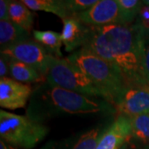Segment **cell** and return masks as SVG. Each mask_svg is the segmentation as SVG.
I'll use <instances>...</instances> for the list:
<instances>
[{"label": "cell", "mask_w": 149, "mask_h": 149, "mask_svg": "<svg viewBox=\"0 0 149 149\" xmlns=\"http://www.w3.org/2000/svg\"><path fill=\"white\" fill-rule=\"evenodd\" d=\"M144 39L142 31L134 23H114L91 27L89 41L84 48L116 67L128 85L148 82L142 69Z\"/></svg>", "instance_id": "1"}, {"label": "cell", "mask_w": 149, "mask_h": 149, "mask_svg": "<svg viewBox=\"0 0 149 149\" xmlns=\"http://www.w3.org/2000/svg\"><path fill=\"white\" fill-rule=\"evenodd\" d=\"M116 111L111 103L101 98L84 95L44 81L32 91L27 109V117L35 122L66 114H85Z\"/></svg>", "instance_id": "2"}, {"label": "cell", "mask_w": 149, "mask_h": 149, "mask_svg": "<svg viewBox=\"0 0 149 149\" xmlns=\"http://www.w3.org/2000/svg\"><path fill=\"white\" fill-rule=\"evenodd\" d=\"M67 59L93 81L103 92L107 101L114 106L128 85L121 72L105 60L84 47L70 54Z\"/></svg>", "instance_id": "3"}, {"label": "cell", "mask_w": 149, "mask_h": 149, "mask_svg": "<svg viewBox=\"0 0 149 149\" xmlns=\"http://www.w3.org/2000/svg\"><path fill=\"white\" fill-rule=\"evenodd\" d=\"M49 132V128L35 122L27 116L0 111L1 139L14 147L22 149L33 148Z\"/></svg>", "instance_id": "4"}, {"label": "cell", "mask_w": 149, "mask_h": 149, "mask_svg": "<svg viewBox=\"0 0 149 149\" xmlns=\"http://www.w3.org/2000/svg\"><path fill=\"white\" fill-rule=\"evenodd\" d=\"M46 80L68 91L105 100L103 92L93 81L67 58H51Z\"/></svg>", "instance_id": "5"}, {"label": "cell", "mask_w": 149, "mask_h": 149, "mask_svg": "<svg viewBox=\"0 0 149 149\" xmlns=\"http://www.w3.org/2000/svg\"><path fill=\"white\" fill-rule=\"evenodd\" d=\"M1 55L31 65L45 77L49 62L53 56L40 43L31 39L1 49Z\"/></svg>", "instance_id": "6"}, {"label": "cell", "mask_w": 149, "mask_h": 149, "mask_svg": "<svg viewBox=\"0 0 149 149\" xmlns=\"http://www.w3.org/2000/svg\"><path fill=\"white\" fill-rule=\"evenodd\" d=\"M114 107L118 115L133 118L149 113V83L128 84L118 97Z\"/></svg>", "instance_id": "7"}, {"label": "cell", "mask_w": 149, "mask_h": 149, "mask_svg": "<svg viewBox=\"0 0 149 149\" xmlns=\"http://www.w3.org/2000/svg\"><path fill=\"white\" fill-rule=\"evenodd\" d=\"M118 1L98 0L95 5L74 17L89 27H100L118 23Z\"/></svg>", "instance_id": "8"}, {"label": "cell", "mask_w": 149, "mask_h": 149, "mask_svg": "<svg viewBox=\"0 0 149 149\" xmlns=\"http://www.w3.org/2000/svg\"><path fill=\"white\" fill-rule=\"evenodd\" d=\"M32 94L31 86L8 77L0 79V106L17 109L26 106Z\"/></svg>", "instance_id": "9"}, {"label": "cell", "mask_w": 149, "mask_h": 149, "mask_svg": "<svg viewBox=\"0 0 149 149\" xmlns=\"http://www.w3.org/2000/svg\"><path fill=\"white\" fill-rule=\"evenodd\" d=\"M131 118L118 115L102 134L95 149H121L131 138Z\"/></svg>", "instance_id": "10"}, {"label": "cell", "mask_w": 149, "mask_h": 149, "mask_svg": "<svg viewBox=\"0 0 149 149\" xmlns=\"http://www.w3.org/2000/svg\"><path fill=\"white\" fill-rule=\"evenodd\" d=\"M106 129L98 126L59 140H51L41 149H95L99 140Z\"/></svg>", "instance_id": "11"}, {"label": "cell", "mask_w": 149, "mask_h": 149, "mask_svg": "<svg viewBox=\"0 0 149 149\" xmlns=\"http://www.w3.org/2000/svg\"><path fill=\"white\" fill-rule=\"evenodd\" d=\"M63 22V29L61 34L62 44L67 52H74L87 44L91 27L84 24L76 17L71 16Z\"/></svg>", "instance_id": "12"}, {"label": "cell", "mask_w": 149, "mask_h": 149, "mask_svg": "<svg viewBox=\"0 0 149 149\" xmlns=\"http://www.w3.org/2000/svg\"><path fill=\"white\" fill-rule=\"evenodd\" d=\"M3 56V55H2ZM8 63L9 74L13 80L21 83H42L46 77L29 65L4 56Z\"/></svg>", "instance_id": "13"}, {"label": "cell", "mask_w": 149, "mask_h": 149, "mask_svg": "<svg viewBox=\"0 0 149 149\" xmlns=\"http://www.w3.org/2000/svg\"><path fill=\"white\" fill-rule=\"evenodd\" d=\"M30 32L24 28L8 21H0L1 49L30 40Z\"/></svg>", "instance_id": "14"}, {"label": "cell", "mask_w": 149, "mask_h": 149, "mask_svg": "<svg viewBox=\"0 0 149 149\" xmlns=\"http://www.w3.org/2000/svg\"><path fill=\"white\" fill-rule=\"evenodd\" d=\"M34 13L22 1L9 2V18L13 22L30 32L34 23Z\"/></svg>", "instance_id": "15"}, {"label": "cell", "mask_w": 149, "mask_h": 149, "mask_svg": "<svg viewBox=\"0 0 149 149\" xmlns=\"http://www.w3.org/2000/svg\"><path fill=\"white\" fill-rule=\"evenodd\" d=\"M22 2L31 10L51 13L62 20L70 17L65 5V1L62 0H23Z\"/></svg>", "instance_id": "16"}, {"label": "cell", "mask_w": 149, "mask_h": 149, "mask_svg": "<svg viewBox=\"0 0 149 149\" xmlns=\"http://www.w3.org/2000/svg\"><path fill=\"white\" fill-rule=\"evenodd\" d=\"M33 37L35 41L40 43L51 55L55 57L62 58L61 48L62 41L61 34L53 31H34Z\"/></svg>", "instance_id": "17"}, {"label": "cell", "mask_w": 149, "mask_h": 149, "mask_svg": "<svg viewBox=\"0 0 149 149\" xmlns=\"http://www.w3.org/2000/svg\"><path fill=\"white\" fill-rule=\"evenodd\" d=\"M118 4V23L131 25L136 21L139 12L143 6V1L117 0Z\"/></svg>", "instance_id": "18"}, {"label": "cell", "mask_w": 149, "mask_h": 149, "mask_svg": "<svg viewBox=\"0 0 149 149\" xmlns=\"http://www.w3.org/2000/svg\"><path fill=\"white\" fill-rule=\"evenodd\" d=\"M130 118L132 124L130 140L134 143L149 145V113L141 114Z\"/></svg>", "instance_id": "19"}, {"label": "cell", "mask_w": 149, "mask_h": 149, "mask_svg": "<svg viewBox=\"0 0 149 149\" xmlns=\"http://www.w3.org/2000/svg\"><path fill=\"white\" fill-rule=\"evenodd\" d=\"M98 0H65V5L70 16H76L95 5Z\"/></svg>", "instance_id": "20"}, {"label": "cell", "mask_w": 149, "mask_h": 149, "mask_svg": "<svg viewBox=\"0 0 149 149\" xmlns=\"http://www.w3.org/2000/svg\"><path fill=\"white\" fill-rule=\"evenodd\" d=\"M142 69L145 80L149 83V39H144L142 59Z\"/></svg>", "instance_id": "21"}, {"label": "cell", "mask_w": 149, "mask_h": 149, "mask_svg": "<svg viewBox=\"0 0 149 149\" xmlns=\"http://www.w3.org/2000/svg\"><path fill=\"white\" fill-rule=\"evenodd\" d=\"M9 2L7 0L0 1V19L1 21H8L9 18Z\"/></svg>", "instance_id": "22"}, {"label": "cell", "mask_w": 149, "mask_h": 149, "mask_svg": "<svg viewBox=\"0 0 149 149\" xmlns=\"http://www.w3.org/2000/svg\"><path fill=\"white\" fill-rule=\"evenodd\" d=\"M9 74V66L7 59L1 55L0 57V77L5 78Z\"/></svg>", "instance_id": "23"}, {"label": "cell", "mask_w": 149, "mask_h": 149, "mask_svg": "<svg viewBox=\"0 0 149 149\" xmlns=\"http://www.w3.org/2000/svg\"><path fill=\"white\" fill-rule=\"evenodd\" d=\"M126 149H149V145H143V148H137L136 144L129 139L126 143Z\"/></svg>", "instance_id": "24"}, {"label": "cell", "mask_w": 149, "mask_h": 149, "mask_svg": "<svg viewBox=\"0 0 149 149\" xmlns=\"http://www.w3.org/2000/svg\"><path fill=\"white\" fill-rule=\"evenodd\" d=\"M0 149H17L16 147L11 145L10 143L5 142L4 140H0Z\"/></svg>", "instance_id": "25"}, {"label": "cell", "mask_w": 149, "mask_h": 149, "mask_svg": "<svg viewBox=\"0 0 149 149\" xmlns=\"http://www.w3.org/2000/svg\"><path fill=\"white\" fill-rule=\"evenodd\" d=\"M143 36H144V38H146V39H149V28H148V30L144 33Z\"/></svg>", "instance_id": "26"}, {"label": "cell", "mask_w": 149, "mask_h": 149, "mask_svg": "<svg viewBox=\"0 0 149 149\" xmlns=\"http://www.w3.org/2000/svg\"><path fill=\"white\" fill-rule=\"evenodd\" d=\"M121 149H126V143L123 145V148Z\"/></svg>", "instance_id": "27"}]
</instances>
